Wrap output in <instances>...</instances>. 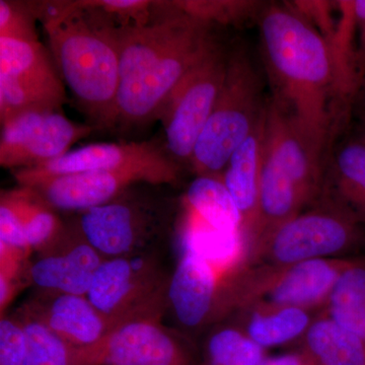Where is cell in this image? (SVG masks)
Wrapping results in <instances>:
<instances>
[{
	"label": "cell",
	"instance_id": "cell-18",
	"mask_svg": "<svg viewBox=\"0 0 365 365\" xmlns=\"http://www.w3.org/2000/svg\"><path fill=\"white\" fill-rule=\"evenodd\" d=\"M265 122L266 110L248 138L230 158L222 175L223 182L241 215L242 237L248 250L258 220Z\"/></svg>",
	"mask_w": 365,
	"mask_h": 365
},
{
	"label": "cell",
	"instance_id": "cell-24",
	"mask_svg": "<svg viewBox=\"0 0 365 365\" xmlns=\"http://www.w3.org/2000/svg\"><path fill=\"white\" fill-rule=\"evenodd\" d=\"M365 343V261L353 258L321 311Z\"/></svg>",
	"mask_w": 365,
	"mask_h": 365
},
{
	"label": "cell",
	"instance_id": "cell-31",
	"mask_svg": "<svg viewBox=\"0 0 365 365\" xmlns=\"http://www.w3.org/2000/svg\"><path fill=\"white\" fill-rule=\"evenodd\" d=\"M26 352L28 338L18 314L0 316V365H24Z\"/></svg>",
	"mask_w": 365,
	"mask_h": 365
},
{
	"label": "cell",
	"instance_id": "cell-3",
	"mask_svg": "<svg viewBox=\"0 0 365 365\" xmlns=\"http://www.w3.org/2000/svg\"><path fill=\"white\" fill-rule=\"evenodd\" d=\"M62 79L101 126L116 125L120 85V28L95 1L67 2L43 24Z\"/></svg>",
	"mask_w": 365,
	"mask_h": 365
},
{
	"label": "cell",
	"instance_id": "cell-34",
	"mask_svg": "<svg viewBox=\"0 0 365 365\" xmlns=\"http://www.w3.org/2000/svg\"><path fill=\"white\" fill-rule=\"evenodd\" d=\"M359 143H364L365 145V118L364 124H362L361 133H360Z\"/></svg>",
	"mask_w": 365,
	"mask_h": 365
},
{
	"label": "cell",
	"instance_id": "cell-2",
	"mask_svg": "<svg viewBox=\"0 0 365 365\" xmlns=\"http://www.w3.org/2000/svg\"><path fill=\"white\" fill-rule=\"evenodd\" d=\"M210 29L174 2H158L148 21L120 28L116 124L158 117L170 91L215 41Z\"/></svg>",
	"mask_w": 365,
	"mask_h": 365
},
{
	"label": "cell",
	"instance_id": "cell-17",
	"mask_svg": "<svg viewBox=\"0 0 365 365\" xmlns=\"http://www.w3.org/2000/svg\"><path fill=\"white\" fill-rule=\"evenodd\" d=\"M31 259L29 278L39 292L88 294L96 271L105 259L73 223L54 245Z\"/></svg>",
	"mask_w": 365,
	"mask_h": 365
},
{
	"label": "cell",
	"instance_id": "cell-8",
	"mask_svg": "<svg viewBox=\"0 0 365 365\" xmlns=\"http://www.w3.org/2000/svg\"><path fill=\"white\" fill-rule=\"evenodd\" d=\"M160 198L129 189L111 202L78 212L73 225L104 259L158 253L170 232Z\"/></svg>",
	"mask_w": 365,
	"mask_h": 365
},
{
	"label": "cell",
	"instance_id": "cell-33",
	"mask_svg": "<svg viewBox=\"0 0 365 365\" xmlns=\"http://www.w3.org/2000/svg\"><path fill=\"white\" fill-rule=\"evenodd\" d=\"M257 365H312L309 359L302 350L278 355V356L266 357Z\"/></svg>",
	"mask_w": 365,
	"mask_h": 365
},
{
	"label": "cell",
	"instance_id": "cell-27",
	"mask_svg": "<svg viewBox=\"0 0 365 365\" xmlns=\"http://www.w3.org/2000/svg\"><path fill=\"white\" fill-rule=\"evenodd\" d=\"M25 327L28 352L24 365H86L85 354L71 347L21 309L14 312Z\"/></svg>",
	"mask_w": 365,
	"mask_h": 365
},
{
	"label": "cell",
	"instance_id": "cell-9",
	"mask_svg": "<svg viewBox=\"0 0 365 365\" xmlns=\"http://www.w3.org/2000/svg\"><path fill=\"white\" fill-rule=\"evenodd\" d=\"M230 53L213 41L198 61L170 91L158 112L169 153L175 160H191L222 90Z\"/></svg>",
	"mask_w": 365,
	"mask_h": 365
},
{
	"label": "cell",
	"instance_id": "cell-26",
	"mask_svg": "<svg viewBox=\"0 0 365 365\" xmlns=\"http://www.w3.org/2000/svg\"><path fill=\"white\" fill-rule=\"evenodd\" d=\"M14 192L23 218L26 240L34 254L42 253L51 248L64 234L67 225L37 192L21 186L14 189Z\"/></svg>",
	"mask_w": 365,
	"mask_h": 365
},
{
	"label": "cell",
	"instance_id": "cell-20",
	"mask_svg": "<svg viewBox=\"0 0 365 365\" xmlns=\"http://www.w3.org/2000/svg\"><path fill=\"white\" fill-rule=\"evenodd\" d=\"M321 198L335 203L365 225L364 143L359 141L348 143L338 151L328 176L324 179Z\"/></svg>",
	"mask_w": 365,
	"mask_h": 365
},
{
	"label": "cell",
	"instance_id": "cell-16",
	"mask_svg": "<svg viewBox=\"0 0 365 365\" xmlns=\"http://www.w3.org/2000/svg\"><path fill=\"white\" fill-rule=\"evenodd\" d=\"M19 309L85 353L86 365H93L96 353L112 331L86 295L36 290Z\"/></svg>",
	"mask_w": 365,
	"mask_h": 365
},
{
	"label": "cell",
	"instance_id": "cell-5",
	"mask_svg": "<svg viewBox=\"0 0 365 365\" xmlns=\"http://www.w3.org/2000/svg\"><path fill=\"white\" fill-rule=\"evenodd\" d=\"M266 106L260 76L248 53L237 48L228 55L222 90L190 160L197 176L222 177L230 158L254 130Z\"/></svg>",
	"mask_w": 365,
	"mask_h": 365
},
{
	"label": "cell",
	"instance_id": "cell-19",
	"mask_svg": "<svg viewBox=\"0 0 365 365\" xmlns=\"http://www.w3.org/2000/svg\"><path fill=\"white\" fill-rule=\"evenodd\" d=\"M318 314L302 307L253 306L227 319L235 322L252 340L267 350L295 342L299 344Z\"/></svg>",
	"mask_w": 365,
	"mask_h": 365
},
{
	"label": "cell",
	"instance_id": "cell-15",
	"mask_svg": "<svg viewBox=\"0 0 365 365\" xmlns=\"http://www.w3.org/2000/svg\"><path fill=\"white\" fill-rule=\"evenodd\" d=\"M172 185L169 178L148 170H100L63 175L26 187L55 210L81 211L111 202L136 184Z\"/></svg>",
	"mask_w": 365,
	"mask_h": 365
},
{
	"label": "cell",
	"instance_id": "cell-14",
	"mask_svg": "<svg viewBox=\"0 0 365 365\" xmlns=\"http://www.w3.org/2000/svg\"><path fill=\"white\" fill-rule=\"evenodd\" d=\"M225 274L207 259L190 249L181 256L169 287V311L189 339L201 335L218 323Z\"/></svg>",
	"mask_w": 365,
	"mask_h": 365
},
{
	"label": "cell",
	"instance_id": "cell-22",
	"mask_svg": "<svg viewBox=\"0 0 365 365\" xmlns=\"http://www.w3.org/2000/svg\"><path fill=\"white\" fill-rule=\"evenodd\" d=\"M182 206L218 232L242 237L241 215L222 177L197 176L187 189Z\"/></svg>",
	"mask_w": 365,
	"mask_h": 365
},
{
	"label": "cell",
	"instance_id": "cell-4",
	"mask_svg": "<svg viewBox=\"0 0 365 365\" xmlns=\"http://www.w3.org/2000/svg\"><path fill=\"white\" fill-rule=\"evenodd\" d=\"M353 258L317 259L289 266L244 263L223 281L220 322L253 306L322 311Z\"/></svg>",
	"mask_w": 365,
	"mask_h": 365
},
{
	"label": "cell",
	"instance_id": "cell-25",
	"mask_svg": "<svg viewBox=\"0 0 365 365\" xmlns=\"http://www.w3.org/2000/svg\"><path fill=\"white\" fill-rule=\"evenodd\" d=\"M204 335L201 365H257L267 357L266 349L232 319L211 326Z\"/></svg>",
	"mask_w": 365,
	"mask_h": 365
},
{
	"label": "cell",
	"instance_id": "cell-1",
	"mask_svg": "<svg viewBox=\"0 0 365 365\" xmlns=\"http://www.w3.org/2000/svg\"><path fill=\"white\" fill-rule=\"evenodd\" d=\"M259 21L271 98L322 160L339 100L328 46L285 4H267Z\"/></svg>",
	"mask_w": 365,
	"mask_h": 365
},
{
	"label": "cell",
	"instance_id": "cell-13",
	"mask_svg": "<svg viewBox=\"0 0 365 365\" xmlns=\"http://www.w3.org/2000/svg\"><path fill=\"white\" fill-rule=\"evenodd\" d=\"M141 169L158 173L175 184L179 181V169L175 160L150 141L131 143L90 144L52 162L32 168L13 170L21 187L63 175L100 170Z\"/></svg>",
	"mask_w": 365,
	"mask_h": 365
},
{
	"label": "cell",
	"instance_id": "cell-12",
	"mask_svg": "<svg viewBox=\"0 0 365 365\" xmlns=\"http://www.w3.org/2000/svg\"><path fill=\"white\" fill-rule=\"evenodd\" d=\"M93 365H201L192 340L163 319H132L115 327Z\"/></svg>",
	"mask_w": 365,
	"mask_h": 365
},
{
	"label": "cell",
	"instance_id": "cell-21",
	"mask_svg": "<svg viewBox=\"0 0 365 365\" xmlns=\"http://www.w3.org/2000/svg\"><path fill=\"white\" fill-rule=\"evenodd\" d=\"M312 365H365V343L321 312L299 343Z\"/></svg>",
	"mask_w": 365,
	"mask_h": 365
},
{
	"label": "cell",
	"instance_id": "cell-23",
	"mask_svg": "<svg viewBox=\"0 0 365 365\" xmlns=\"http://www.w3.org/2000/svg\"><path fill=\"white\" fill-rule=\"evenodd\" d=\"M337 11L335 31L325 43L332 60L338 98L341 102L346 103L362 85L356 62L354 0H339Z\"/></svg>",
	"mask_w": 365,
	"mask_h": 365
},
{
	"label": "cell",
	"instance_id": "cell-32",
	"mask_svg": "<svg viewBox=\"0 0 365 365\" xmlns=\"http://www.w3.org/2000/svg\"><path fill=\"white\" fill-rule=\"evenodd\" d=\"M356 21V62L360 81L365 79V0H354Z\"/></svg>",
	"mask_w": 365,
	"mask_h": 365
},
{
	"label": "cell",
	"instance_id": "cell-7",
	"mask_svg": "<svg viewBox=\"0 0 365 365\" xmlns=\"http://www.w3.org/2000/svg\"><path fill=\"white\" fill-rule=\"evenodd\" d=\"M170 279L158 253L105 259L86 297L113 330L132 319H163L169 311Z\"/></svg>",
	"mask_w": 365,
	"mask_h": 365
},
{
	"label": "cell",
	"instance_id": "cell-11",
	"mask_svg": "<svg viewBox=\"0 0 365 365\" xmlns=\"http://www.w3.org/2000/svg\"><path fill=\"white\" fill-rule=\"evenodd\" d=\"M0 165L13 170L32 169L66 155L91 128L73 123L61 112L34 110L1 123Z\"/></svg>",
	"mask_w": 365,
	"mask_h": 365
},
{
	"label": "cell",
	"instance_id": "cell-10",
	"mask_svg": "<svg viewBox=\"0 0 365 365\" xmlns=\"http://www.w3.org/2000/svg\"><path fill=\"white\" fill-rule=\"evenodd\" d=\"M61 74L42 43L0 38V120L26 111L61 112Z\"/></svg>",
	"mask_w": 365,
	"mask_h": 365
},
{
	"label": "cell",
	"instance_id": "cell-30",
	"mask_svg": "<svg viewBox=\"0 0 365 365\" xmlns=\"http://www.w3.org/2000/svg\"><path fill=\"white\" fill-rule=\"evenodd\" d=\"M0 245L30 257L34 254L26 240L14 189L2 191L0 196Z\"/></svg>",
	"mask_w": 365,
	"mask_h": 365
},
{
	"label": "cell",
	"instance_id": "cell-29",
	"mask_svg": "<svg viewBox=\"0 0 365 365\" xmlns=\"http://www.w3.org/2000/svg\"><path fill=\"white\" fill-rule=\"evenodd\" d=\"M35 20L37 18L32 4L0 1V38L2 39L39 42Z\"/></svg>",
	"mask_w": 365,
	"mask_h": 365
},
{
	"label": "cell",
	"instance_id": "cell-28",
	"mask_svg": "<svg viewBox=\"0 0 365 365\" xmlns=\"http://www.w3.org/2000/svg\"><path fill=\"white\" fill-rule=\"evenodd\" d=\"M175 6L185 14L208 25H244L260 19L267 4L255 0H222V1H175Z\"/></svg>",
	"mask_w": 365,
	"mask_h": 365
},
{
	"label": "cell",
	"instance_id": "cell-6",
	"mask_svg": "<svg viewBox=\"0 0 365 365\" xmlns=\"http://www.w3.org/2000/svg\"><path fill=\"white\" fill-rule=\"evenodd\" d=\"M364 225L321 198L309 210L275 228L249 252L246 263L289 266L317 259L348 258L364 242Z\"/></svg>",
	"mask_w": 365,
	"mask_h": 365
}]
</instances>
